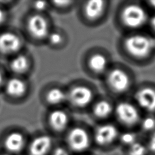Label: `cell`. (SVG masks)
I'll list each match as a JSON object with an SVG mask.
<instances>
[{
    "instance_id": "d6986e66",
    "label": "cell",
    "mask_w": 155,
    "mask_h": 155,
    "mask_svg": "<svg viewBox=\"0 0 155 155\" xmlns=\"http://www.w3.org/2000/svg\"><path fill=\"white\" fill-rule=\"evenodd\" d=\"M112 107L110 103L106 101H101L97 103L94 107V112L97 116L106 118L112 112Z\"/></svg>"
},
{
    "instance_id": "ffe728a7",
    "label": "cell",
    "mask_w": 155,
    "mask_h": 155,
    "mask_svg": "<svg viewBox=\"0 0 155 155\" xmlns=\"http://www.w3.org/2000/svg\"><path fill=\"white\" fill-rule=\"evenodd\" d=\"M147 153V148L140 142H135L129 146V155H146Z\"/></svg>"
},
{
    "instance_id": "5b68a950",
    "label": "cell",
    "mask_w": 155,
    "mask_h": 155,
    "mask_svg": "<svg viewBox=\"0 0 155 155\" xmlns=\"http://www.w3.org/2000/svg\"><path fill=\"white\" fill-rule=\"evenodd\" d=\"M107 80L113 90L122 93L129 88L130 80L128 75L124 71L115 69L111 71L107 76Z\"/></svg>"
},
{
    "instance_id": "83f0119b",
    "label": "cell",
    "mask_w": 155,
    "mask_h": 155,
    "mask_svg": "<svg viewBox=\"0 0 155 155\" xmlns=\"http://www.w3.org/2000/svg\"><path fill=\"white\" fill-rule=\"evenodd\" d=\"M5 19V14L2 9H0V24L3 23Z\"/></svg>"
},
{
    "instance_id": "f1b7e54d",
    "label": "cell",
    "mask_w": 155,
    "mask_h": 155,
    "mask_svg": "<svg viewBox=\"0 0 155 155\" xmlns=\"http://www.w3.org/2000/svg\"><path fill=\"white\" fill-rule=\"evenodd\" d=\"M150 24H151L152 27H153V28L155 30V16L153 18H152V20L150 21Z\"/></svg>"
},
{
    "instance_id": "30bf717a",
    "label": "cell",
    "mask_w": 155,
    "mask_h": 155,
    "mask_svg": "<svg viewBox=\"0 0 155 155\" xmlns=\"http://www.w3.org/2000/svg\"><path fill=\"white\" fill-rule=\"evenodd\" d=\"M118 131L112 124H104L97 129L95 135L96 142L100 146H107L114 142Z\"/></svg>"
},
{
    "instance_id": "2e32d148",
    "label": "cell",
    "mask_w": 155,
    "mask_h": 155,
    "mask_svg": "<svg viewBox=\"0 0 155 155\" xmlns=\"http://www.w3.org/2000/svg\"><path fill=\"white\" fill-rule=\"evenodd\" d=\"M107 61L106 58L101 54H96L91 57L89 66L91 70L95 72H101L107 68Z\"/></svg>"
},
{
    "instance_id": "9a60e30c",
    "label": "cell",
    "mask_w": 155,
    "mask_h": 155,
    "mask_svg": "<svg viewBox=\"0 0 155 155\" xmlns=\"http://www.w3.org/2000/svg\"><path fill=\"white\" fill-rule=\"evenodd\" d=\"M26 84L22 80L12 78L6 84V91L8 95L15 97H18L24 95L26 91Z\"/></svg>"
},
{
    "instance_id": "3957f363",
    "label": "cell",
    "mask_w": 155,
    "mask_h": 155,
    "mask_svg": "<svg viewBox=\"0 0 155 155\" xmlns=\"http://www.w3.org/2000/svg\"><path fill=\"white\" fill-rule=\"evenodd\" d=\"M68 143L70 148L73 151L81 153L89 147V136L84 129L76 127L71 130L69 133Z\"/></svg>"
},
{
    "instance_id": "ac0fdd59",
    "label": "cell",
    "mask_w": 155,
    "mask_h": 155,
    "mask_svg": "<svg viewBox=\"0 0 155 155\" xmlns=\"http://www.w3.org/2000/svg\"><path fill=\"white\" fill-rule=\"evenodd\" d=\"M10 68L16 74H23L28 68V61L25 57L19 55L11 62Z\"/></svg>"
},
{
    "instance_id": "4dcf8cb0",
    "label": "cell",
    "mask_w": 155,
    "mask_h": 155,
    "mask_svg": "<svg viewBox=\"0 0 155 155\" xmlns=\"http://www.w3.org/2000/svg\"><path fill=\"white\" fill-rule=\"evenodd\" d=\"M2 80H3V77H2V74L0 72V84L2 82Z\"/></svg>"
},
{
    "instance_id": "f546056e",
    "label": "cell",
    "mask_w": 155,
    "mask_h": 155,
    "mask_svg": "<svg viewBox=\"0 0 155 155\" xmlns=\"http://www.w3.org/2000/svg\"><path fill=\"white\" fill-rule=\"evenodd\" d=\"M150 4H151V5L153 7H154V8H155V1H153V2H150Z\"/></svg>"
},
{
    "instance_id": "5bb4252c",
    "label": "cell",
    "mask_w": 155,
    "mask_h": 155,
    "mask_svg": "<svg viewBox=\"0 0 155 155\" xmlns=\"http://www.w3.org/2000/svg\"><path fill=\"white\" fill-rule=\"evenodd\" d=\"M104 2L100 0H94L87 3L84 8L85 15L90 20L97 19L102 15L104 9Z\"/></svg>"
},
{
    "instance_id": "7402d4cb",
    "label": "cell",
    "mask_w": 155,
    "mask_h": 155,
    "mask_svg": "<svg viewBox=\"0 0 155 155\" xmlns=\"http://www.w3.org/2000/svg\"><path fill=\"white\" fill-rule=\"evenodd\" d=\"M142 127L146 131H151L155 128V119L153 117H147L143 120Z\"/></svg>"
},
{
    "instance_id": "e0dca14e",
    "label": "cell",
    "mask_w": 155,
    "mask_h": 155,
    "mask_svg": "<svg viewBox=\"0 0 155 155\" xmlns=\"http://www.w3.org/2000/svg\"><path fill=\"white\" fill-rule=\"evenodd\" d=\"M67 96L64 91L59 89V88H54L48 91L46 95V99L48 103L52 105L59 104L64 101Z\"/></svg>"
},
{
    "instance_id": "cb8c5ba5",
    "label": "cell",
    "mask_w": 155,
    "mask_h": 155,
    "mask_svg": "<svg viewBox=\"0 0 155 155\" xmlns=\"http://www.w3.org/2000/svg\"><path fill=\"white\" fill-rule=\"evenodd\" d=\"M52 155H70L69 152L68 150H66L65 148H61V147H59L57 148L55 150L53 151Z\"/></svg>"
},
{
    "instance_id": "d4e9b609",
    "label": "cell",
    "mask_w": 155,
    "mask_h": 155,
    "mask_svg": "<svg viewBox=\"0 0 155 155\" xmlns=\"http://www.w3.org/2000/svg\"><path fill=\"white\" fill-rule=\"evenodd\" d=\"M148 148L153 153H155V132L152 135L150 140L149 141Z\"/></svg>"
},
{
    "instance_id": "9c48e42d",
    "label": "cell",
    "mask_w": 155,
    "mask_h": 155,
    "mask_svg": "<svg viewBox=\"0 0 155 155\" xmlns=\"http://www.w3.org/2000/svg\"><path fill=\"white\" fill-rule=\"evenodd\" d=\"M52 140L48 135H40L31 141L28 155H48L52 147Z\"/></svg>"
},
{
    "instance_id": "44dd1931",
    "label": "cell",
    "mask_w": 155,
    "mask_h": 155,
    "mask_svg": "<svg viewBox=\"0 0 155 155\" xmlns=\"http://www.w3.org/2000/svg\"><path fill=\"white\" fill-rule=\"evenodd\" d=\"M121 142L128 146H131L136 142V135L133 133L127 132L121 135Z\"/></svg>"
},
{
    "instance_id": "7a4b0ae2",
    "label": "cell",
    "mask_w": 155,
    "mask_h": 155,
    "mask_svg": "<svg viewBox=\"0 0 155 155\" xmlns=\"http://www.w3.org/2000/svg\"><path fill=\"white\" fill-rule=\"evenodd\" d=\"M147 20V15L142 7L137 5H129L122 12V21L130 28L142 26Z\"/></svg>"
},
{
    "instance_id": "603a6c76",
    "label": "cell",
    "mask_w": 155,
    "mask_h": 155,
    "mask_svg": "<svg viewBox=\"0 0 155 155\" xmlns=\"http://www.w3.org/2000/svg\"><path fill=\"white\" fill-rule=\"evenodd\" d=\"M49 40L52 44H59L62 41V37L58 33H52L49 36Z\"/></svg>"
},
{
    "instance_id": "52a82bcc",
    "label": "cell",
    "mask_w": 155,
    "mask_h": 155,
    "mask_svg": "<svg viewBox=\"0 0 155 155\" xmlns=\"http://www.w3.org/2000/svg\"><path fill=\"white\" fill-rule=\"evenodd\" d=\"M25 145L23 135L17 132H13L5 137L4 142L5 153L16 155L22 153Z\"/></svg>"
},
{
    "instance_id": "277c9868",
    "label": "cell",
    "mask_w": 155,
    "mask_h": 155,
    "mask_svg": "<svg viewBox=\"0 0 155 155\" xmlns=\"http://www.w3.org/2000/svg\"><path fill=\"white\" fill-rule=\"evenodd\" d=\"M116 113L119 120L127 125L134 124L139 120L140 116L136 107L127 102L119 104L116 106Z\"/></svg>"
},
{
    "instance_id": "1f68e13d",
    "label": "cell",
    "mask_w": 155,
    "mask_h": 155,
    "mask_svg": "<svg viewBox=\"0 0 155 155\" xmlns=\"http://www.w3.org/2000/svg\"><path fill=\"white\" fill-rule=\"evenodd\" d=\"M0 155H11L10 154H8L7 153H5V152H4V153H0Z\"/></svg>"
},
{
    "instance_id": "7c38bea8",
    "label": "cell",
    "mask_w": 155,
    "mask_h": 155,
    "mask_svg": "<svg viewBox=\"0 0 155 155\" xmlns=\"http://www.w3.org/2000/svg\"><path fill=\"white\" fill-rule=\"evenodd\" d=\"M135 99L140 107L149 112L155 110V91L151 88H143L137 91Z\"/></svg>"
},
{
    "instance_id": "8992f818",
    "label": "cell",
    "mask_w": 155,
    "mask_h": 155,
    "mask_svg": "<svg viewBox=\"0 0 155 155\" xmlns=\"http://www.w3.org/2000/svg\"><path fill=\"white\" fill-rule=\"evenodd\" d=\"M68 97L71 103L76 106L84 107L92 101L93 93L88 87L78 86L70 91Z\"/></svg>"
},
{
    "instance_id": "8fae6325",
    "label": "cell",
    "mask_w": 155,
    "mask_h": 155,
    "mask_svg": "<svg viewBox=\"0 0 155 155\" xmlns=\"http://www.w3.org/2000/svg\"><path fill=\"white\" fill-rule=\"evenodd\" d=\"M21 40L17 35L10 32L0 34V51L10 54L18 51L21 46Z\"/></svg>"
},
{
    "instance_id": "6da1fadb",
    "label": "cell",
    "mask_w": 155,
    "mask_h": 155,
    "mask_svg": "<svg viewBox=\"0 0 155 155\" xmlns=\"http://www.w3.org/2000/svg\"><path fill=\"white\" fill-rule=\"evenodd\" d=\"M124 46L130 54L137 58L147 57L153 48V43L150 39L142 35L129 37L125 41Z\"/></svg>"
},
{
    "instance_id": "4316f807",
    "label": "cell",
    "mask_w": 155,
    "mask_h": 155,
    "mask_svg": "<svg viewBox=\"0 0 155 155\" xmlns=\"http://www.w3.org/2000/svg\"><path fill=\"white\" fill-rule=\"evenodd\" d=\"M54 3L57 5H59V6H65V5H67L68 4H70L71 2L63 1V2H54Z\"/></svg>"
},
{
    "instance_id": "ba28073f",
    "label": "cell",
    "mask_w": 155,
    "mask_h": 155,
    "mask_svg": "<svg viewBox=\"0 0 155 155\" xmlns=\"http://www.w3.org/2000/svg\"><path fill=\"white\" fill-rule=\"evenodd\" d=\"M28 29L32 36L42 39L48 34V25L46 19L41 16L35 15L29 18Z\"/></svg>"
},
{
    "instance_id": "484cf974",
    "label": "cell",
    "mask_w": 155,
    "mask_h": 155,
    "mask_svg": "<svg viewBox=\"0 0 155 155\" xmlns=\"http://www.w3.org/2000/svg\"><path fill=\"white\" fill-rule=\"evenodd\" d=\"M35 8H36L38 10H45L47 6L46 2H37L35 4Z\"/></svg>"
},
{
    "instance_id": "4fadbf2b",
    "label": "cell",
    "mask_w": 155,
    "mask_h": 155,
    "mask_svg": "<svg viewBox=\"0 0 155 155\" xmlns=\"http://www.w3.org/2000/svg\"><path fill=\"white\" fill-rule=\"evenodd\" d=\"M49 122L51 127L54 130L61 131L65 129L68 125V115L61 110H54L50 114Z\"/></svg>"
}]
</instances>
